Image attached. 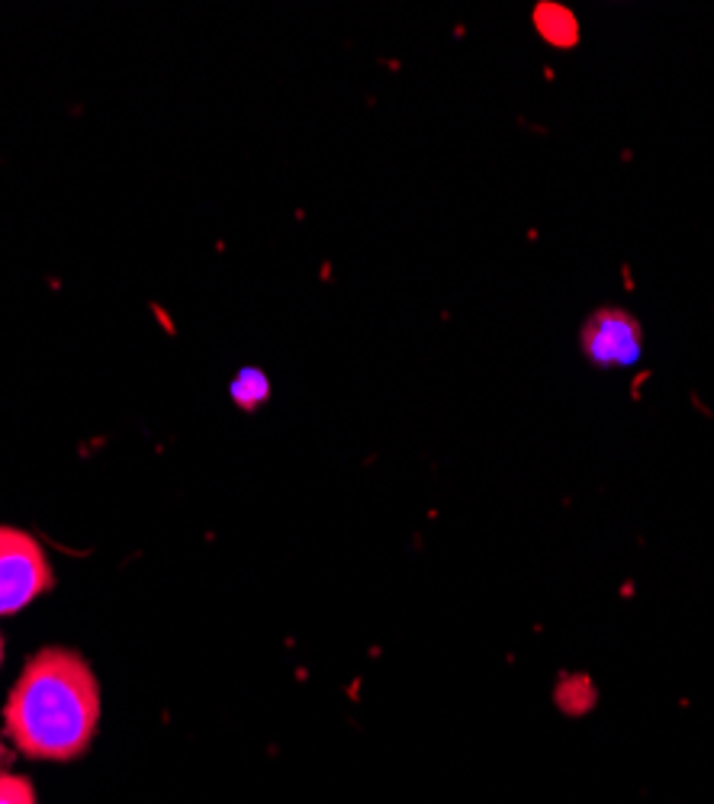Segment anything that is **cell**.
I'll return each instance as SVG.
<instances>
[{"instance_id": "obj_6", "label": "cell", "mask_w": 714, "mask_h": 804, "mask_svg": "<svg viewBox=\"0 0 714 804\" xmlns=\"http://www.w3.org/2000/svg\"><path fill=\"white\" fill-rule=\"evenodd\" d=\"M0 660H4V640H0Z\"/></svg>"}, {"instance_id": "obj_1", "label": "cell", "mask_w": 714, "mask_h": 804, "mask_svg": "<svg viewBox=\"0 0 714 804\" xmlns=\"http://www.w3.org/2000/svg\"><path fill=\"white\" fill-rule=\"evenodd\" d=\"M4 721L20 750L33 759L65 763L91 747L100 724V689L81 653L39 650L13 685Z\"/></svg>"}, {"instance_id": "obj_2", "label": "cell", "mask_w": 714, "mask_h": 804, "mask_svg": "<svg viewBox=\"0 0 714 804\" xmlns=\"http://www.w3.org/2000/svg\"><path fill=\"white\" fill-rule=\"evenodd\" d=\"M579 351L595 370H628L644 357L641 319L621 306L589 312L579 329Z\"/></svg>"}, {"instance_id": "obj_3", "label": "cell", "mask_w": 714, "mask_h": 804, "mask_svg": "<svg viewBox=\"0 0 714 804\" xmlns=\"http://www.w3.org/2000/svg\"><path fill=\"white\" fill-rule=\"evenodd\" d=\"M52 586L39 544L17 528H0V615H13Z\"/></svg>"}, {"instance_id": "obj_5", "label": "cell", "mask_w": 714, "mask_h": 804, "mask_svg": "<svg viewBox=\"0 0 714 804\" xmlns=\"http://www.w3.org/2000/svg\"><path fill=\"white\" fill-rule=\"evenodd\" d=\"M0 804H36L33 785L17 775H4L0 779Z\"/></svg>"}, {"instance_id": "obj_4", "label": "cell", "mask_w": 714, "mask_h": 804, "mask_svg": "<svg viewBox=\"0 0 714 804\" xmlns=\"http://www.w3.org/2000/svg\"><path fill=\"white\" fill-rule=\"evenodd\" d=\"M534 26L550 45H560V49H570L579 39V23H576L573 10L560 7V4H538L534 7Z\"/></svg>"}]
</instances>
